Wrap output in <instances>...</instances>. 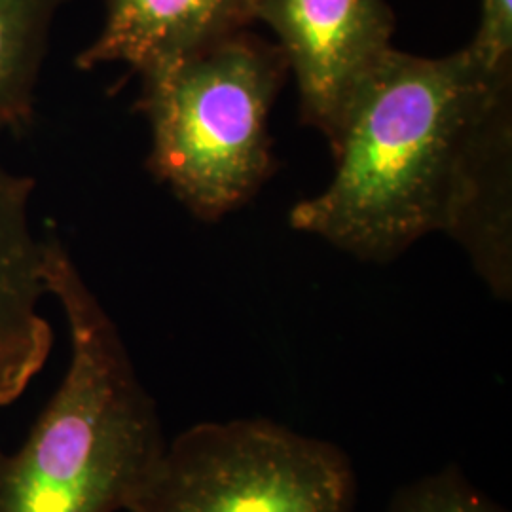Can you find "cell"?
Returning a JSON list of instances; mask_svg holds the SVG:
<instances>
[{"label": "cell", "instance_id": "cell-1", "mask_svg": "<svg viewBox=\"0 0 512 512\" xmlns=\"http://www.w3.org/2000/svg\"><path fill=\"white\" fill-rule=\"evenodd\" d=\"M512 71L469 46L446 57L385 55L330 141L327 190L298 203L296 230L384 262L444 232L492 293L512 294Z\"/></svg>", "mask_w": 512, "mask_h": 512}, {"label": "cell", "instance_id": "cell-2", "mask_svg": "<svg viewBox=\"0 0 512 512\" xmlns=\"http://www.w3.org/2000/svg\"><path fill=\"white\" fill-rule=\"evenodd\" d=\"M44 279L65 313L71 359L25 442L0 448V512L126 511L164 452L158 406L57 238H44Z\"/></svg>", "mask_w": 512, "mask_h": 512}, {"label": "cell", "instance_id": "cell-3", "mask_svg": "<svg viewBox=\"0 0 512 512\" xmlns=\"http://www.w3.org/2000/svg\"><path fill=\"white\" fill-rule=\"evenodd\" d=\"M287 61L245 29L143 76L148 164L202 219L247 202L270 173L268 116Z\"/></svg>", "mask_w": 512, "mask_h": 512}, {"label": "cell", "instance_id": "cell-4", "mask_svg": "<svg viewBox=\"0 0 512 512\" xmlns=\"http://www.w3.org/2000/svg\"><path fill=\"white\" fill-rule=\"evenodd\" d=\"M348 454L266 418L202 421L171 442L124 512H353Z\"/></svg>", "mask_w": 512, "mask_h": 512}, {"label": "cell", "instance_id": "cell-5", "mask_svg": "<svg viewBox=\"0 0 512 512\" xmlns=\"http://www.w3.org/2000/svg\"><path fill=\"white\" fill-rule=\"evenodd\" d=\"M300 90L302 116L332 141L351 99L393 50L395 18L385 0H251Z\"/></svg>", "mask_w": 512, "mask_h": 512}, {"label": "cell", "instance_id": "cell-6", "mask_svg": "<svg viewBox=\"0 0 512 512\" xmlns=\"http://www.w3.org/2000/svg\"><path fill=\"white\" fill-rule=\"evenodd\" d=\"M35 181L0 164V406L18 401L48 363L54 332L40 311L48 294L44 238L31 220Z\"/></svg>", "mask_w": 512, "mask_h": 512}, {"label": "cell", "instance_id": "cell-7", "mask_svg": "<svg viewBox=\"0 0 512 512\" xmlns=\"http://www.w3.org/2000/svg\"><path fill=\"white\" fill-rule=\"evenodd\" d=\"M253 21L251 0H107L99 37L76 57L82 71L126 63L145 76Z\"/></svg>", "mask_w": 512, "mask_h": 512}, {"label": "cell", "instance_id": "cell-8", "mask_svg": "<svg viewBox=\"0 0 512 512\" xmlns=\"http://www.w3.org/2000/svg\"><path fill=\"white\" fill-rule=\"evenodd\" d=\"M69 0H0V133L27 131L50 29Z\"/></svg>", "mask_w": 512, "mask_h": 512}, {"label": "cell", "instance_id": "cell-9", "mask_svg": "<svg viewBox=\"0 0 512 512\" xmlns=\"http://www.w3.org/2000/svg\"><path fill=\"white\" fill-rule=\"evenodd\" d=\"M384 512H509L482 492L458 465L403 484L391 495Z\"/></svg>", "mask_w": 512, "mask_h": 512}, {"label": "cell", "instance_id": "cell-10", "mask_svg": "<svg viewBox=\"0 0 512 512\" xmlns=\"http://www.w3.org/2000/svg\"><path fill=\"white\" fill-rule=\"evenodd\" d=\"M480 25L469 50L488 67L512 71V0H480Z\"/></svg>", "mask_w": 512, "mask_h": 512}]
</instances>
